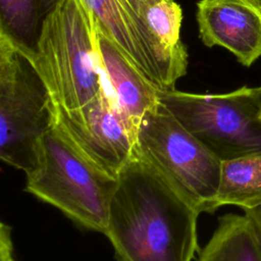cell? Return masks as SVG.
I'll return each mask as SVG.
<instances>
[{
  "mask_svg": "<svg viewBox=\"0 0 261 261\" xmlns=\"http://www.w3.org/2000/svg\"><path fill=\"white\" fill-rule=\"evenodd\" d=\"M136 154L200 213L212 212L221 161L161 102L137 127Z\"/></svg>",
  "mask_w": 261,
  "mask_h": 261,
  "instance_id": "5b68a950",
  "label": "cell"
},
{
  "mask_svg": "<svg viewBox=\"0 0 261 261\" xmlns=\"http://www.w3.org/2000/svg\"><path fill=\"white\" fill-rule=\"evenodd\" d=\"M196 18L207 47L225 48L245 66L261 56V11L249 0H200Z\"/></svg>",
  "mask_w": 261,
  "mask_h": 261,
  "instance_id": "30bf717a",
  "label": "cell"
},
{
  "mask_svg": "<svg viewBox=\"0 0 261 261\" xmlns=\"http://www.w3.org/2000/svg\"><path fill=\"white\" fill-rule=\"evenodd\" d=\"M63 0H0V36L30 58L49 15Z\"/></svg>",
  "mask_w": 261,
  "mask_h": 261,
  "instance_id": "7c38bea8",
  "label": "cell"
},
{
  "mask_svg": "<svg viewBox=\"0 0 261 261\" xmlns=\"http://www.w3.org/2000/svg\"><path fill=\"white\" fill-rule=\"evenodd\" d=\"M135 15L176 56L188 60L180 39L182 11L174 0H125Z\"/></svg>",
  "mask_w": 261,
  "mask_h": 261,
  "instance_id": "5bb4252c",
  "label": "cell"
},
{
  "mask_svg": "<svg viewBox=\"0 0 261 261\" xmlns=\"http://www.w3.org/2000/svg\"><path fill=\"white\" fill-rule=\"evenodd\" d=\"M98 27L161 91L175 89L188 60L169 49L135 15L125 0H82Z\"/></svg>",
  "mask_w": 261,
  "mask_h": 261,
  "instance_id": "ba28073f",
  "label": "cell"
},
{
  "mask_svg": "<svg viewBox=\"0 0 261 261\" xmlns=\"http://www.w3.org/2000/svg\"><path fill=\"white\" fill-rule=\"evenodd\" d=\"M199 214L136 156L117 175L104 234L118 261H192Z\"/></svg>",
  "mask_w": 261,
  "mask_h": 261,
  "instance_id": "6da1fadb",
  "label": "cell"
},
{
  "mask_svg": "<svg viewBox=\"0 0 261 261\" xmlns=\"http://www.w3.org/2000/svg\"><path fill=\"white\" fill-rule=\"evenodd\" d=\"M161 104L220 161L261 152V86L223 94L160 91Z\"/></svg>",
  "mask_w": 261,
  "mask_h": 261,
  "instance_id": "8992f818",
  "label": "cell"
},
{
  "mask_svg": "<svg viewBox=\"0 0 261 261\" xmlns=\"http://www.w3.org/2000/svg\"><path fill=\"white\" fill-rule=\"evenodd\" d=\"M0 261H16L13 256L11 228L4 222L0 224Z\"/></svg>",
  "mask_w": 261,
  "mask_h": 261,
  "instance_id": "9a60e30c",
  "label": "cell"
},
{
  "mask_svg": "<svg viewBox=\"0 0 261 261\" xmlns=\"http://www.w3.org/2000/svg\"><path fill=\"white\" fill-rule=\"evenodd\" d=\"M56 107L77 110L104 91L92 36V17L82 0H63L47 18L32 59Z\"/></svg>",
  "mask_w": 261,
  "mask_h": 261,
  "instance_id": "3957f363",
  "label": "cell"
},
{
  "mask_svg": "<svg viewBox=\"0 0 261 261\" xmlns=\"http://www.w3.org/2000/svg\"><path fill=\"white\" fill-rule=\"evenodd\" d=\"M57 125L79 151L113 176L136 155V134L118 111L105 87L85 107L67 111L56 107Z\"/></svg>",
  "mask_w": 261,
  "mask_h": 261,
  "instance_id": "52a82bcc",
  "label": "cell"
},
{
  "mask_svg": "<svg viewBox=\"0 0 261 261\" xmlns=\"http://www.w3.org/2000/svg\"><path fill=\"white\" fill-rule=\"evenodd\" d=\"M199 261H261V234L254 220L246 213L221 216Z\"/></svg>",
  "mask_w": 261,
  "mask_h": 261,
  "instance_id": "8fae6325",
  "label": "cell"
},
{
  "mask_svg": "<svg viewBox=\"0 0 261 261\" xmlns=\"http://www.w3.org/2000/svg\"><path fill=\"white\" fill-rule=\"evenodd\" d=\"M92 36L105 90L136 134L144 116L159 105L161 90L98 27L93 17Z\"/></svg>",
  "mask_w": 261,
  "mask_h": 261,
  "instance_id": "9c48e42d",
  "label": "cell"
},
{
  "mask_svg": "<svg viewBox=\"0 0 261 261\" xmlns=\"http://www.w3.org/2000/svg\"><path fill=\"white\" fill-rule=\"evenodd\" d=\"M252 4H254L261 11V0H249Z\"/></svg>",
  "mask_w": 261,
  "mask_h": 261,
  "instance_id": "e0dca14e",
  "label": "cell"
},
{
  "mask_svg": "<svg viewBox=\"0 0 261 261\" xmlns=\"http://www.w3.org/2000/svg\"><path fill=\"white\" fill-rule=\"evenodd\" d=\"M224 205H234L244 211L261 207V152L221 161L212 212Z\"/></svg>",
  "mask_w": 261,
  "mask_h": 261,
  "instance_id": "4fadbf2b",
  "label": "cell"
},
{
  "mask_svg": "<svg viewBox=\"0 0 261 261\" xmlns=\"http://www.w3.org/2000/svg\"><path fill=\"white\" fill-rule=\"evenodd\" d=\"M25 175L27 192L79 225L105 232L117 177L85 157L56 121L41 140L36 168Z\"/></svg>",
  "mask_w": 261,
  "mask_h": 261,
  "instance_id": "7a4b0ae2",
  "label": "cell"
},
{
  "mask_svg": "<svg viewBox=\"0 0 261 261\" xmlns=\"http://www.w3.org/2000/svg\"><path fill=\"white\" fill-rule=\"evenodd\" d=\"M56 118L52 96L34 61L0 36V159L25 174Z\"/></svg>",
  "mask_w": 261,
  "mask_h": 261,
  "instance_id": "277c9868",
  "label": "cell"
},
{
  "mask_svg": "<svg viewBox=\"0 0 261 261\" xmlns=\"http://www.w3.org/2000/svg\"><path fill=\"white\" fill-rule=\"evenodd\" d=\"M244 213L249 215L254 220V222L256 223V225H257V227L259 229V232L261 234V207L257 208V209H254V210L244 211Z\"/></svg>",
  "mask_w": 261,
  "mask_h": 261,
  "instance_id": "2e32d148",
  "label": "cell"
}]
</instances>
